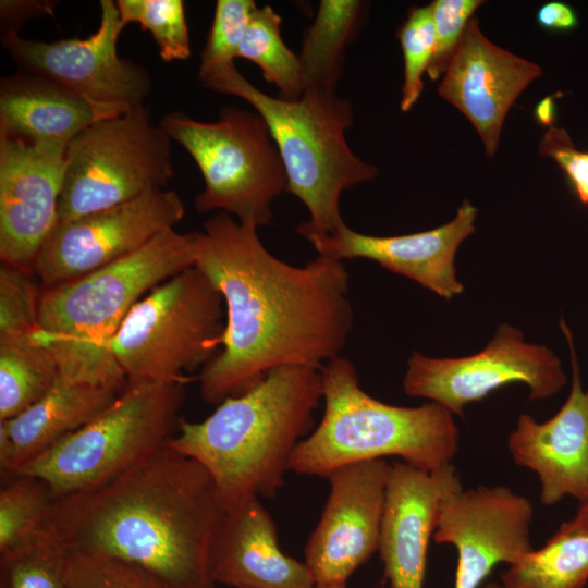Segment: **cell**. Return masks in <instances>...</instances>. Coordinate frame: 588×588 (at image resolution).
<instances>
[{
  "label": "cell",
  "instance_id": "1",
  "mask_svg": "<svg viewBox=\"0 0 588 588\" xmlns=\"http://www.w3.org/2000/svg\"><path fill=\"white\" fill-rule=\"evenodd\" d=\"M258 228L219 212L198 232L195 266L221 293V351L200 370L201 397L221 403L283 366L320 370L353 329L348 273L319 256L303 267L273 256Z\"/></svg>",
  "mask_w": 588,
  "mask_h": 588
},
{
  "label": "cell",
  "instance_id": "2",
  "mask_svg": "<svg viewBox=\"0 0 588 588\" xmlns=\"http://www.w3.org/2000/svg\"><path fill=\"white\" fill-rule=\"evenodd\" d=\"M221 509L207 469L163 445L100 486L56 498L39 529L68 550L135 565L167 588H218L210 549Z\"/></svg>",
  "mask_w": 588,
  "mask_h": 588
},
{
  "label": "cell",
  "instance_id": "3",
  "mask_svg": "<svg viewBox=\"0 0 588 588\" xmlns=\"http://www.w3.org/2000/svg\"><path fill=\"white\" fill-rule=\"evenodd\" d=\"M322 400L320 370L283 366L203 421L180 420L166 445L197 461L212 477L222 507L248 497L271 498Z\"/></svg>",
  "mask_w": 588,
  "mask_h": 588
},
{
  "label": "cell",
  "instance_id": "4",
  "mask_svg": "<svg viewBox=\"0 0 588 588\" xmlns=\"http://www.w3.org/2000/svg\"><path fill=\"white\" fill-rule=\"evenodd\" d=\"M197 246L198 232L168 229L123 258L44 287L34 338L54 358L59 376L124 389L112 338L143 296L195 266Z\"/></svg>",
  "mask_w": 588,
  "mask_h": 588
},
{
  "label": "cell",
  "instance_id": "5",
  "mask_svg": "<svg viewBox=\"0 0 588 588\" xmlns=\"http://www.w3.org/2000/svg\"><path fill=\"white\" fill-rule=\"evenodd\" d=\"M205 87L248 102L266 122L286 174V189L307 207L309 220L296 231L307 240L324 236L345 222L341 194L378 175V168L350 148L352 102L336 91L306 89L296 100L272 97L255 87L235 65L200 79Z\"/></svg>",
  "mask_w": 588,
  "mask_h": 588
},
{
  "label": "cell",
  "instance_id": "6",
  "mask_svg": "<svg viewBox=\"0 0 588 588\" xmlns=\"http://www.w3.org/2000/svg\"><path fill=\"white\" fill-rule=\"evenodd\" d=\"M320 373L323 415L295 448L289 470L327 477L387 456L426 471L452 464L460 433L446 408L434 402L415 407L383 403L360 388L356 368L341 356L328 360Z\"/></svg>",
  "mask_w": 588,
  "mask_h": 588
},
{
  "label": "cell",
  "instance_id": "7",
  "mask_svg": "<svg viewBox=\"0 0 588 588\" xmlns=\"http://www.w3.org/2000/svg\"><path fill=\"white\" fill-rule=\"evenodd\" d=\"M186 382H127L98 416L14 474L42 479L54 498L113 479L166 445L180 421Z\"/></svg>",
  "mask_w": 588,
  "mask_h": 588
},
{
  "label": "cell",
  "instance_id": "8",
  "mask_svg": "<svg viewBox=\"0 0 588 588\" xmlns=\"http://www.w3.org/2000/svg\"><path fill=\"white\" fill-rule=\"evenodd\" d=\"M224 326L221 293L193 266L133 306L110 350L127 382L188 381L218 354Z\"/></svg>",
  "mask_w": 588,
  "mask_h": 588
},
{
  "label": "cell",
  "instance_id": "9",
  "mask_svg": "<svg viewBox=\"0 0 588 588\" xmlns=\"http://www.w3.org/2000/svg\"><path fill=\"white\" fill-rule=\"evenodd\" d=\"M169 137L192 156L204 179L195 198L198 212L222 210L256 228L272 218V201L286 189V174L264 119L234 106L220 109L215 122L183 113L161 118Z\"/></svg>",
  "mask_w": 588,
  "mask_h": 588
},
{
  "label": "cell",
  "instance_id": "10",
  "mask_svg": "<svg viewBox=\"0 0 588 588\" xmlns=\"http://www.w3.org/2000/svg\"><path fill=\"white\" fill-rule=\"evenodd\" d=\"M173 176L171 138L144 105L97 121L66 147L58 222L162 189Z\"/></svg>",
  "mask_w": 588,
  "mask_h": 588
},
{
  "label": "cell",
  "instance_id": "11",
  "mask_svg": "<svg viewBox=\"0 0 588 588\" xmlns=\"http://www.w3.org/2000/svg\"><path fill=\"white\" fill-rule=\"evenodd\" d=\"M100 9L99 26L87 38L45 42L10 34L2 36V42L21 71L76 94L103 120L143 106L152 82L143 65L118 54V39L125 25L117 2L101 0Z\"/></svg>",
  "mask_w": 588,
  "mask_h": 588
},
{
  "label": "cell",
  "instance_id": "12",
  "mask_svg": "<svg viewBox=\"0 0 588 588\" xmlns=\"http://www.w3.org/2000/svg\"><path fill=\"white\" fill-rule=\"evenodd\" d=\"M515 382L528 387L530 400H544L564 387L566 376L551 350L525 342L522 331L502 323L487 346L469 356L434 358L414 352L407 360L403 390L463 416L467 404Z\"/></svg>",
  "mask_w": 588,
  "mask_h": 588
},
{
  "label": "cell",
  "instance_id": "13",
  "mask_svg": "<svg viewBox=\"0 0 588 588\" xmlns=\"http://www.w3.org/2000/svg\"><path fill=\"white\" fill-rule=\"evenodd\" d=\"M184 213L181 197L162 188L119 206L57 222L37 255L34 272L44 287L76 279L174 229Z\"/></svg>",
  "mask_w": 588,
  "mask_h": 588
},
{
  "label": "cell",
  "instance_id": "14",
  "mask_svg": "<svg viewBox=\"0 0 588 588\" xmlns=\"http://www.w3.org/2000/svg\"><path fill=\"white\" fill-rule=\"evenodd\" d=\"M531 502L506 486L458 489L439 505L433 540L457 552L454 588H479L500 563L532 550Z\"/></svg>",
  "mask_w": 588,
  "mask_h": 588
},
{
  "label": "cell",
  "instance_id": "15",
  "mask_svg": "<svg viewBox=\"0 0 588 588\" xmlns=\"http://www.w3.org/2000/svg\"><path fill=\"white\" fill-rule=\"evenodd\" d=\"M391 469L384 458L330 473V493L305 547V564L317 586L346 585L379 548L385 488Z\"/></svg>",
  "mask_w": 588,
  "mask_h": 588
},
{
  "label": "cell",
  "instance_id": "16",
  "mask_svg": "<svg viewBox=\"0 0 588 588\" xmlns=\"http://www.w3.org/2000/svg\"><path fill=\"white\" fill-rule=\"evenodd\" d=\"M66 147L0 133L1 264L34 272L37 255L58 222Z\"/></svg>",
  "mask_w": 588,
  "mask_h": 588
},
{
  "label": "cell",
  "instance_id": "17",
  "mask_svg": "<svg viewBox=\"0 0 588 588\" xmlns=\"http://www.w3.org/2000/svg\"><path fill=\"white\" fill-rule=\"evenodd\" d=\"M560 328L571 352L569 394L547 421L522 414L507 439L513 461L537 474L544 505L566 497L580 504L588 501V389H583L574 340L563 318Z\"/></svg>",
  "mask_w": 588,
  "mask_h": 588
},
{
  "label": "cell",
  "instance_id": "18",
  "mask_svg": "<svg viewBox=\"0 0 588 588\" xmlns=\"http://www.w3.org/2000/svg\"><path fill=\"white\" fill-rule=\"evenodd\" d=\"M541 75L538 64L490 41L471 19L439 85V95L476 128L488 156L498 149L505 117Z\"/></svg>",
  "mask_w": 588,
  "mask_h": 588
},
{
  "label": "cell",
  "instance_id": "19",
  "mask_svg": "<svg viewBox=\"0 0 588 588\" xmlns=\"http://www.w3.org/2000/svg\"><path fill=\"white\" fill-rule=\"evenodd\" d=\"M461 488L452 464L432 471L402 461L391 464L378 548L391 588H424L439 505Z\"/></svg>",
  "mask_w": 588,
  "mask_h": 588
},
{
  "label": "cell",
  "instance_id": "20",
  "mask_svg": "<svg viewBox=\"0 0 588 588\" xmlns=\"http://www.w3.org/2000/svg\"><path fill=\"white\" fill-rule=\"evenodd\" d=\"M477 209L468 200L455 217L438 228L417 233L375 236L345 223L334 232L308 240L319 256L335 260L364 258L409 278L445 299L464 291L456 278L454 257L463 241L475 232Z\"/></svg>",
  "mask_w": 588,
  "mask_h": 588
},
{
  "label": "cell",
  "instance_id": "21",
  "mask_svg": "<svg viewBox=\"0 0 588 588\" xmlns=\"http://www.w3.org/2000/svg\"><path fill=\"white\" fill-rule=\"evenodd\" d=\"M217 584L234 588H316L304 563L284 554L258 495L222 507L210 549Z\"/></svg>",
  "mask_w": 588,
  "mask_h": 588
},
{
  "label": "cell",
  "instance_id": "22",
  "mask_svg": "<svg viewBox=\"0 0 588 588\" xmlns=\"http://www.w3.org/2000/svg\"><path fill=\"white\" fill-rule=\"evenodd\" d=\"M127 385V384H126ZM124 389L59 376L30 407L0 420V465L12 475L105 411Z\"/></svg>",
  "mask_w": 588,
  "mask_h": 588
},
{
  "label": "cell",
  "instance_id": "23",
  "mask_svg": "<svg viewBox=\"0 0 588 588\" xmlns=\"http://www.w3.org/2000/svg\"><path fill=\"white\" fill-rule=\"evenodd\" d=\"M101 118L63 86L20 71L0 84V133L26 142L68 146Z\"/></svg>",
  "mask_w": 588,
  "mask_h": 588
},
{
  "label": "cell",
  "instance_id": "24",
  "mask_svg": "<svg viewBox=\"0 0 588 588\" xmlns=\"http://www.w3.org/2000/svg\"><path fill=\"white\" fill-rule=\"evenodd\" d=\"M360 0H321L306 29L298 54L303 91L334 93L342 76L346 49L354 42L366 15Z\"/></svg>",
  "mask_w": 588,
  "mask_h": 588
},
{
  "label": "cell",
  "instance_id": "25",
  "mask_svg": "<svg viewBox=\"0 0 588 588\" xmlns=\"http://www.w3.org/2000/svg\"><path fill=\"white\" fill-rule=\"evenodd\" d=\"M506 588H584L588 581V530L563 523L538 550L501 575Z\"/></svg>",
  "mask_w": 588,
  "mask_h": 588
},
{
  "label": "cell",
  "instance_id": "26",
  "mask_svg": "<svg viewBox=\"0 0 588 588\" xmlns=\"http://www.w3.org/2000/svg\"><path fill=\"white\" fill-rule=\"evenodd\" d=\"M59 369L34 338L0 339V420L23 413L54 384Z\"/></svg>",
  "mask_w": 588,
  "mask_h": 588
},
{
  "label": "cell",
  "instance_id": "27",
  "mask_svg": "<svg viewBox=\"0 0 588 588\" xmlns=\"http://www.w3.org/2000/svg\"><path fill=\"white\" fill-rule=\"evenodd\" d=\"M281 16L270 7L257 8L238 48L237 58L254 62L266 81L279 90V98L296 100L303 94L301 65L281 37Z\"/></svg>",
  "mask_w": 588,
  "mask_h": 588
},
{
  "label": "cell",
  "instance_id": "28",
  "mask_svg": "<svg viewBox=\"0 0 588 588\" xmlns=\"http://www.w3.org/2000/svg\"><path fill=\"white\" fill-rule=\"evenodd\" d=\"M66 562V548L39 529L0 554V588H65Z\"/></svg>",
  "mask_w": 588,
  "mask_h": 588
},
{
  "label": "cell",
  "instance_id": "29",
  "mask_svg": "<svg viewBox=\"0 0 588 588\" xmlns=\"http://www.w3.org/2000/svg\"><path fill=\"white\" fill-rule=\"evenodd\" d=\"M4 477L0 489V554L37 532L56 499L49 486L36 476L13 474Z\"/></svg>",
  "mask_w": 588,
  "mask_h": 588
},
{
  "label": "cell",
  "instance_id": "30",
  "mask_svg": "<svg viewBox=\"0 0 588 588\" xmlns=\"http://www.w3.org/2000/svg\"><path fill=\"white\" fill-rule=\"evenodd\" d=\"M124 25L137 23L154 37L166 62L191 56L188 26L182 0H118Z\"/></svg>",
  "mask_w": 588,
  "mask_h": 588
},
{
  "label": "cell",
  "instance_id": "31",
  "mask_svg": "<svg viewBox=\"0 0 588 588\" xmlns=\"http://www.w3.org/2000/svg\"><path fill=\"white\" fill-rule=\"evenodd\" d=\"M404 61V79L400 108L409 111L422 90V76L427 73L436 51V35L431 3L412 7L397 30Z\"/></svg>",
  "mask_w": 588,
  "mask_h": 588
},
{
  "label": "cell",
  "instance_id": "32",
  "mask_svg": "<svg viewBox=\"0 0 588 588\" xmlns=\"http://www.w3.org/2000/svg\"><path fill=\"white\" fill-rule=\"evenodd\" d=\"M253 0H218L205 46L198 77L234 65L249 21L257 9Z\"/></svg>",
  "mask_w": 588,
  "mask_h": 588
},
{
  "label": "cell",
  "instance_id": "33",
  "mask_svg": "<svg viewBox=\"0 0 588 588\" xmlns=\"http://www.w3.org/2000/svg\"><path fill=\"white\" fill-rule=\"evenodd\" d=\"M32 272L1 264L0 339L30 336L38 329L40 290Z\"/></svg>",
  "mask_w": 588,
  "mask_h": 588
},
{
  "label": "cell",
  "instance_id": "34",
  "mask_svg": "<svg viewBox=\"0 0 588 588\" xmlns=\"http://www.w3.org/2000/svg\"><path fill=\"white\" fill-rule=\"evenodd\" d=\"M65 588L167 587L146 571L130 563L68 550Z\"/></svg>",
  "mask_w": 588,
  "mask_h": 588
},
{
  "label": "cell",
  "instance_id": "35",
  "mask_svg": "<svg viewBox=\"0 0 588 588\" xmlns=\"http://www.w3.org/2000/svg\"><path fill=\"white\" fill-rule=\"evenodd\" d=\"M480 0H436L431 2L436 35V51L427 75L439 79L446 71L463 33Z\"/></svg>",
  "mask_w": 588,
  "mask_h": 588
},
{
  "label": "cell",
  "instance_id": "36",
  "mask_svg": "<svg viewBox=\"0 0 588 588\" xmlns=\"http://www.w3.org/2000/svg\"><path fill=\"white\" fill-rule=\"evenodd\" d=\"M538 151L559 164L576 197L588 206V151L578 150L567 131L554 125L541 136Z\"/></svg>",
  "mask_w": 588,
  "mask_h": 588
},
{
  "label": "cell",
  "instance_id": "37",
  "mask_svg": "<svg viewBox=\"0 0 588 588\" xmlns=\"http://www.w3.org/2000/svg\"><path fill=\"white\" fill-rule=\"evenodd\" d=\"M49 1H1L0 16L2 36L19 34L21 26L28 20L52 13Z\"/></svg>",
  "mask_w": 588,
  "mask_h": 588
},
{
  "label": "cell",
  "instance_id": "38",
  "mask_svg": "<svg viewBox=\"0 0 588 588\" xmlns=\"http://www.w3.org/2000/svg\"><path fill=\"white\" fill-rule=\"evenodd\" d=\"M538 25L550 32H571L578 25V15L574 8L561 1L542 4L537 13Z\"/></svg>",
  "mask_w": 588,
  "mask_h": 588
},
{
  "label": "cell",
  "instance_id": "39",
  "mask_svg": "<svg viewBox=\"0 0 588 588\" xmlns=\"http://www.w3.org/2000/svg\"><path fill=\"white\" fill-rule=\"evenodd\" d=\"M538 122L547 127L552 126L555 115V107L552 98L548 97L541 100L535 110Z\"/></svg>",
  "mask_w": 588,
  "mask_h": 588
},
{
  "label": "cell",
  "instance_id": "40",
  "mask_svg": "<svg viewBox=\"0 0 588 588\" xmlns=\"http://www.w3.org/2000/svg\"><path fill=\"white\" fill-rule=\"evenodd\" d=\"M568 522L575 527L588 530V501L579 505L576 515Z\"/></svg>",
  "mask_w": 588,
  "mask_h": 588
},
{
  "label": "cell",
  "instance_id": "41",
  "mask_svg": "<svg viewBox=\"0 0 588 588\" xmlns=\"http://www.w3.org/2000/svg\"><path fill=\"white\" fill-rule=\"evenodd\" d=\"M482 588H506V587L503 584L489 581V583L485 584Z\"/></svg>",
  "mask_w": 588,
  "mask_h": 588
},
{
  "label": "cell",
  "instance_id": "42",
  "mask_svg": "<svg viewBox=\"0 0 588 588\" xmlns=\"http://www.w3.org/2000/svg\"><path fill=\"white\" fill-rule=\"evenodd\" d=\"M316 588H347L346 585L316 586Z\"/></svg>",
  "mask_w": 588,
  "mask_h": 588
}]
</instances>
